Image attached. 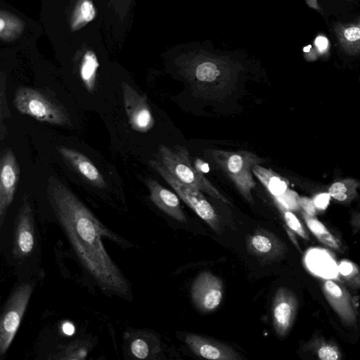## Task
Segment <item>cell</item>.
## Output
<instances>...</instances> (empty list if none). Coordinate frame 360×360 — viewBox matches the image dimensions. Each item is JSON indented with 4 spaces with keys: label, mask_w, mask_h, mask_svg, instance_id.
<instances>
[{
    "label": "cell",
    "mask_w": 360,
    "mask_h": 360,
    "mask_svg": "<svg viewBox=\"0 0 360 360\" xmlns=\"http://www.w3.org/2000/svg\"><path fill=\"white\" fill-rule=\"evenodd\" d=\"M47 198L70 243L86 270L103 289L120 295L130 292L128 282L103 245L102 237L117 241L88 207L53 176L47 184Z\"/></svg>",
    "instance_id": "1"
},
{
    "label": "cell",
    "mask_w": 360,
    "mask_h": 360,
    "mask_svg": "<svg viewBox=\"0 0 360 360\" xmlns=\"http://www.w3.org/2000/svg\"><path fill=\"white\" fill-rule=\"evenodd\" d=\"M175 72L195 92L207 98L224 97L233 90L245 70V56L225 51L210 41L175 45L170 51Z\"/></svg>",
    "instance_id": "2"
},
{
    "label": "cell",
    "mask_w": 360,
    "mask_h": 360,
    "mask_svg": "<svg viewBox=\"0 0 360 360\" xmlns=\"http://www.w3.org/2000/svg\"><path fill=\"white\" fill-rule=\"evenodd\" d=\"M158 153L162 165L181 182L195 187L202 192L229 204V200L205 177L196 165L193 163L186 147L176 145L169 148L160 144Z\"/></svg>",
    "instance_id": "3"
},
{
    "label": "cell",
    "mask_w": 360,
    "mask_h": 360,
    "mask_svg": "<svg viewBox=\"0 0 360 360\" xmlns=\"http://www.w3.org/2000/svg\"><path fill=\"white\" fill-rule=\"evenodd\" d=\"M212 157L218 167L231 180L240 194L250 203L254 200L252 191L256 183L252 176V167L264 162L257 154L245 150L229 151L214 150Z\"/></svg>",
    "instance_id": "4"
},
{
    "label": "cell",
    "mask_w": 360,
    "mask_h": 360,
    "mask_svg": "<svg viewBox=\"0 0 360 360\" xmlns=\"http://www.w3.org/2000/svg\"><path fill=\"white\" fill-rule=\"evenodd\" d=\"M13 105L17 110L39 122L60 126H71L67 110L45 91L30 87L18 88L15 93Z\"/></svg>",
    "instance_id": "5"
},
{
    "label": "cell",
    "mask_w": 360,
    "mask_h": 360,
    "mask_svg": "<svg viewBox=\"0 0 360 360\" xmlns=\"http://www.w3.org/2000/svg\"><path fill=\"white\" fill-rule=\"evenodd\" d=\"M154 169L175 191L179 197L203 219L215 232L221 233L220 221L213 207L198 188L181 182L158 160H150Z\"/></svg>",
    "instance_id": "6"
},
{
    "label": "cell",
    "mask_w": 360,
    "mask_h": 360,
    "mask_svg": "<svg viewBox=\"0 0 360 360\" xmlns=\"http://www.w3.org/2000/svg\"><path fill=\"white\" fill-rule=\"evenodd\" d=\"M33 286L22 283L12 292L3 309L0 320V354L10 347L20 325L30 299Z\"/></svg>",
    "instance_id": "7"
},
{
    "label": "cell",
    "mask_w": 360,
    "mask_h": 360,
    "mask_svg": "<svg viewBox=\"0 0 360 360\" xmlns=\"http://www.w3.org/2000/svg\"><path fill=\"white\" fill-rule=\"evenodd\" d=\"M13 255L18 259L28 257L35 245V226L33 210L25 195L14 224Z\"/></svg>",
    "instance_id": "8"
},
{
    "label": "cell",
    "mask_w": 360,
    "mask_h": 360,
    "mask_svg": "<svg viewBox=\"0 0 360 360\" xmlns=\"http://www.w3.org/2000/svg\"><path fill=\"white\" fill-rule=\"evenodd\" d=\"M125 112L131 127L146 133L154 126L155 120L145 94H141L125 82L121 84Z\"/></svg>",
    "instance_id": "9"
},
{
    "label": "cell",
    "mask_w": 360,
    "mask_h": 360,
    "mask_svg": "<svg viewBox=\"0 0 360 360\" xmlns=\"http://www.w3.org/2000/svg\"><path fill=\"white\" fill-rule=\"evenodd\" d=\"M20 167L12 150L4 151L0 161V225L4 224L18 186Z\"/></svg>",
    "instance_id": "10"
},
{
    "label": "cell",
    "mask_w": 360,
    "mask_h": 360,
    "mask_svg": "<svg viewBox=\"0 0 360 360\" xmlns=\"http://www.w3.org/2000/svg\"><path fill=\"white\" fill-rule=\"evenodd\" d=\"M191 296L198 309L204 312L213 311L222 300V281L210 272H202L192 285Z\"/></svg>",
    "instance_id": "11"
},
{
    "label": "cell",
    "mask_w": 360,
    "mask_h": 360,
    "mask_svg": "<svg viewBox=\"0 0 360 360\" xmlns=\"http://www.w3.org/2000/svg\"><path fill=\"white\" fill-rule=\"evenodd\" d=\"M252 173L272 195L276 204L288 210L297 207L299 201L296 193L288 188L287 182L274 171L256 165L252 167Z\"/></svg>",
    "instance_id": "12"
},
{
    "label": "cell",
    "mask_w": 360,
    "mask_h": 360,
    "mask_svg": "<svg viewBox=\"0 0 360 360\" xmlns=\"http://www.w3.org/2000/svg\"><path fill=\"white\" fill-rule=\"evenodd\" d=\"M186 343L198 356L212 360H239L242 357L231 347L195 335L188 334L186 336Z\"/></svg>",
    "instance_id": "13"
},
{
    "label": "cell",
    "mask_w": 360,
    "mask_h": 360,
    "mask_svg": "<svg viewBox=\"0 0 360 360\" xmlns=\"http://www.w3.org/2000/svg\"><path fill=\"white\" fill-rule=\"evenodd\" d=\"M296 309L295 299L285 288H279L274 297L271 307L274 328L280 335H285L292 323Z\"/></svg>",
    "instance_id": "14"
},
{
    "label": "cell",
    "mask_w": 360,
    "mask_h": 360,
    "mask_svg": "<svg viewBox=\"0 0 360 360\" xmlns=\"http://www.w3.org/2000/svg\"><path fill=\"white\" fill-rule=\"evenodd\" d=\"M250 254L263 262H270L276 259L283 250L279 239L269 231L255 230L246 241Z\"/></svg>",
    "instance_id": "15"
},
{
    "label": "cell",
    "mask_w": 360,
    "mask_h": 360,
    "mask_svg": "<svg viewBox=\"0 0 360 360\" xmlns=\"http://www.w3.org/2000/svg\"><path fill=\"white\" fill-rule=\"evenodd\" d=\"M56 149L65 161L86 181L98 188L105 187V181L103 176L86 155L65 146H58Z\"/></svg>",
    "instance_id": "16"
},
{
    "label": "cell",
    "mask_w": 360,
    "mask_h": 360,
    "mask_svg": "<svg viewBox=\"0 0 360 360\" xmlns=\"http://www.w3.org/2000/svg\"><path fill=\"white\" fill-rule=\"evenodd\" d=\"M145 184L149 190L151 201L159 209L179 221H186V215L175 193L151 178H148Z\"/></svg>",
    "instance_id": "17"
},
{
    "label": "cell",
    "mask_w": 360,
    "mask_h": 360,
    "mask_svg": "<svg viewBox=\"0 0 360 360\" xmlns=\"http://www.w3.org/2000/svg\"><path fill=\"white\" fill-rule=\"evenodd\" d=\"M306 263L310 271L324 278H335L338 266L327 252L312 249L306 256Z\"/></svg>",
    "instance_id": "18"
},
{
    "label": "cell",
    "mask_w": 360,
    "mask_h": 360,
    "mask_svg": "<svg viewBox=\"0 0 360 360\" xmlns=\"http://www.w3.org/2000/svg\"><path fill=\"white\" fill-rule=\"evenodd\" d=\"M96 56L91 51H87L83 57L79 69L80 77L89 91L94 89L96 71L98 68Z\"/></svg>",
    "instance_id": "19"
},
{
    "label": "cell",
    "mask_w": 360,
    "mask_h": 360,
    "mask_svg": "<svg viewBox=\"0 0 360 360\" xmlns=\"http://www.w3.org/2000/svg\"><path fill=\"white\" fill-rule=\"evenodd\" d=\"M95 16L96 9L91 1L80 0L74 11L71 27L73 30L79 29L94 20Z\"/></svg>",
    "instance_id": "20"
},
{
    "label": "cell",
    "mask_w": 360,
    "mask_h": 360,
    "mask_svg": "<svg viewBox=\"0 0 360 360\" xmlns=\"http://www.w3.org/2000/svg\"><path fill=\"white\" fill-rule=\"evenodd\" d=\"M22 25L18 19L6 13L1 12L0 17V34L1 39L10 40L20 34Z\"/></svg>",
    "instance_id": "21"
},
{
    "label": "cell",
    "mask_w": 360,
    "mask_h": 360,
    "mask_svg": "<svg viewBox=\"0 0 360 360\" xmlns=\"http://www.w3.org/2000/svg\"><path fill=\"white\" fill-rule=\"evenodd\" d=\"M306 222L311 231L316 235L323 243L333 248H338V245L334 237L322 223L315 219L308 217L306 218Z\"/></svg>",
    "instance_id": "22"
},
{
    "label": "cell",
    "mask_w": 360,
    "mask_h": 360,
    "mask_svg": "<svg viewBox=\"0 0 360 360\" xmlns=\"http://www.w3.org/2000/svg\"><path fill=\"white\" fill-rule=\"evenodd\" d=\"M279 210L283 213L284 219L290 229L296 232L297 234L303 238H306V233L295 215L292 213L289 210L285 208L282 205L277 204Z\"/></svg>",
    "instance_id": "23"
},
{
    "label": "cell",
    "mask_w": 360,
    "mask_h": 360,
    "mask_svg": "<svg viewBox=\"0 0 360 360\" xmlns=\"http://www.w3.org/2000/svg\"><path fill=\"white\" fill-rule=\"evenodd\" d=\"M131 354L137 359H146L150 353L149 346L144 340L137 338L132 341L130 345Z\"/></svg>",
    "instance_id": "24"
},
{
    "label": "cell",
    "mask_w": 360,
    "mask_h": 360,
    "mask_svg": "<svg viewBox=\"0 0 360 360\" xmlns=\"http://www.w3.org/2000/svg\"><path fill=\"white\" fill-rule=\"evenodd\" d=\"M346 193V186L340 182L333 184L329 188L330 195L340 201L345 200L347 198Z\"/></svg>",
    "instance_id": "25"
},
{
    "label": "cell",
    "mask_w": 360,
    "mask_h": 360,
    "mask_svg": "<svg viewBox=\"0 0 360 360\" xmlns=\"http://www.w3.org/2000/svg\"><path fill=\"white\" fill-rule=\"evenodd\" d=\"M318 354L321 360H337L339 357L337 350L330 346L321 347L318 351Z\"/></svg>",
    "instance_id": "26"
},
{
    "label": "cell",
    "mask_w": 360,
    "mask_h": 360,
    "mask_svg": "<svg viewBox=\"0 0 360 360\" xmlns=\"http://www.w3.org/2000/svg\"><path fill=\"white\" fill-rule=\"evenodd\" d=\"M325 288L327 292L334 297H340L342 295L341 288L335 282L328 280L325 283Z\"/></svg>",
    "instance_id": "27"
},
{
    "label": "cell",
    "mask_w": 360,
    "mask_h": 360,
    "mask_svg": "<svg viewBox=\"0 0 360 360\" xmlns=\"http://www.w3.org/2000/svg\"><path fill=\"white\" fill-rule=\"evenodd\" d=\"M345 39L349 41H355L360 39V28L352 27L347 28L344 32Z\"/></svg>",
    "instance_id": "28"
},
{
    "label": "cell",
    "mask_w": 360,
    "mask_h": 360,
    "mask_svg": "<svg viewBox=\"0 0 360 360\" xmlns=\"http://www.w3.org/2000/svg\"><path fill=\"white\" fill-rule=\"evenodd\" d=\"M330 196V194L326 193L318 195L314 200L315 207L319 209H325L328 205Z\"/></svg>",
    "instance_id": "29"
},
{
    "label": "cell",
    "mask_w": 360,
    "mask_h": 360,
    "mask_svg": "<svg viewBox=\"0 0 360 360\" xmlns=\"http://www.w3.org/2000/svg\"><path fill=\"white\" fill-rule=\"evenodd\" d=\"M299 203L309 215H313L315 212V205L314 202L306 198L299 200Z\"/></svg>",
    "instance_id": "30"
},
{
    "label": "cell",
    "mask_w": 360,
    "mask_h": 360,
    "mask_svg": "<svg viewBox=\"0 0 360 360\" xmlns=\"http://www.w3.org/2000/svg\"><path fill=\"white\" fill-rule=\"evenodd\" d=\"M338 272L343 276H349L353 271V266L347 262H342L338 266Z\"/></svg>",
    "instance_id": "31"
},
{
    "label": "cell",
    "mask_w": 360,
    "mask_h": 360,
    "mask_svg": "<svg viewBox=\"0 0 360 360\" xmlns=\"http://www.w3.org/2000/svg\"><path fill=\"white\" fill-rule=\"evenodd\" d=\"M316 45L320 50H324L328 46V40L323 37H318L315 41Z\"/></svg>",
    "instance_id": "32"
},
{
    "label": "cell",
    "mask_w": 360,
    "mask_h": 360,
    "mask_svg": "<svg viewBox=\"0 0 360 360\" xmlns=\"http://www.w3.org/2000/svg\"><path fill=\"white\" fill-rule=\"evenodd\" d=\"M63 330L65 334L72 335L74 333V326L70 323H66L63 325Z\"/></svg>",
    "instance_id": "33"
},
{
    "label": "cell",
    "mask_w": 360,
    "mask_h": 360,
    "mask_svg": "<svg viewBox=\"0 0 360 360\" xmlns=\"http://www.w3.org/2000/svg\"><path fill=\"white\" fill-rule=\"evenodd\" d=\"M309 49H310V46H308L307 47L304 48V51H306V52H307V51H308V50H309Z\"/></svg>",
    "instance_id": "34"
}]
</instances>
